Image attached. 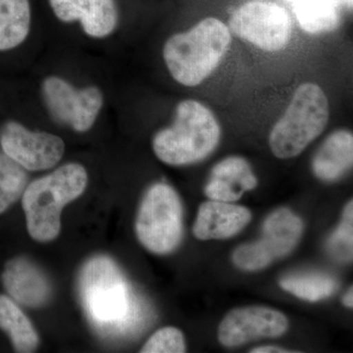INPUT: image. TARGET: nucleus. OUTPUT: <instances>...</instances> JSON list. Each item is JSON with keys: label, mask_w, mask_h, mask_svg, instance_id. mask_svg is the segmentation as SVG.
Returning <instances> with one entry per match:
<instances>
[{"label": "nucleus", "mask_w": 353, "mask_h": 353, "mask_svg": "<svg viewBox=\"0 0 353 353\" xmlns=\"http://www.w3.org/2000/svg\"><path fill=\"white\" fill-rule=\"evenodd\" d=\"M0 329L9 334L16 352L29 353L38 347L39 336L31 321L17 304L6 296H0Z\"/></svg>", "instance_id": "nucleus-19"}, {"label": "nucleus", "mask_w": 353, "mask_h": 353, "mask_svg": "<svg viewBox=\"0 0 353 353\" xmlns=\"http://www.w3.org/2000/svg\"><path fill=\"white\" fill-rule=\"evenodd\" d=\"M252 353H285L292 352L290 350H285V348L273 347V345H265V347H259L253 348L250 350Z\"/></svg>", "instance_id": "nucleus-24"}, {"label": "nucleus", "mask_w": 353, "mask_h": 353, "mask_svg": "<svg viewBox=\"0 0 353 353\" xmlns=\"http://www.w3.org/2000/svg\"><path fill=\"white\" fill-rule=\"evenodd\" d=\"M280 285L285 292L310 303L327 299L338 289L336 281L324 274L289 276L280 281Z\"/></svg>", "instance_id": "nucleus-20"}, {"label": "nucleus", "mask_w": 353, "mask_h": 353, "mask_svg": "<svg viewBox=\"0 0 353 353\" xmlns=\"http://www.w3.org/2000/svg\"><path fill=\"white\" fill-rule=\"evenodd\" d=\"M256 185V176L245 158L230 157L213 167L204 192L211 201L234 202Z\"/></svg>", "instance_id": "nucleus-15"}, {"label": "nucleus", "mask_w": 353, "mask_h": 353, "mask_svg": "<svg viewBox=\"0 0 353 353\" xmlns=\"http://www.w3.org/2000/svg\"><path fill=\"white\" fill-rule=\"evenodd\" d=\"M221 127L201 102L187 99L176 108L173 124L155 134L152 148L158 159L172 166L196 163L214 152Z\"/></svg>", "instance_id": "nucleus-3"}, {"label": "nucleus", "mask_w": 353, "mask_h": 353, "mask_svg": "<svg viewBox=\"0 0 353 353\" xmlns=\"http://www.w3.org/2000/svg\"><path fill=\"white\" fill-rule=\"evenodd\" d=\"M329 115L328 97L324 90L312 83L299 85L284 115L270 132L269 145L273 154L280 159L301 154L324 132Z\"/></svg>", "instance_id": "nucleus-5"}, {"label": "nucleus", "mask_w": 353, "mask_h": 353, "mask_svg": "<svg viewBox=\"0 0 353 353\" xmlns=\"http://www.w3.org/2000/svg\"><path fill=\"white\" fill-rule=\"evenodd\" d=\"M41 90L51 116L77 132L92 128L103 104V95L99 88L77 90L58 77L46 78Z\"/></svg>", "instance_id": "nucleus-9"}, {"label": "nucleus", "mask_w": 353, "mask_h": 353, "mask_svg": "<svg viewBox=\"0 0 353 353\" xmlns=\"http://www.w3.org/2000/svg\"><path fill=\"white\" fill-rule=\"evenodd\" d=\"M25 169L4 152H0V214L23 196L27 185Z\"/></svg>", "instance_id": "nucleus-21"}, {"label": "nucleus", "mask_w": 353, "mask_h": 353, "mask_svg": "<svg viewBox=\"0 0 353 353\" xmlns=\"http://www.w3.org/2000/svg\"><path fill=\"white\" fill-rule=\"evenodd\" d=\"M327 248L332 256L340 261H350L353 250V202L350 201L343 211L340 226L331 234Z\"/></svg>", "instance_id": "nucleus-22"}, {"label": "nucleus", "mask_w": 353, "mask_h": 353, "mask_svg": "<svg viewBox=\"0 0 353 353\" xmlns=\"http://www.w3.org/2000/svg\"><path fill=\"white\" fill-rule=\"evenodd\" d=\"M50 3L58 19L81 21L83 31L92 38H105L117 26L114 0H50Z\"/></svg>", "instance_id": "nucleus-12"}, {"label": "nucleus", "mask_w": 353, "mask_h": 353, "mask_svg": "<svg viewBox=\"0 0 353 353\" xmlns=\"http://www.w3.org/2000/svg\"><path fill=\"white\" fill-rule=\"evenodd\" d=\"M231 41L228 26L216 18H206L165 43L164 61L176 82L196 87L219 66Z\"/></svg>", "instance_id": "nucleus-2"}, {"label": "nucleus", "mask_w": 353, "mask_h": 353, "mask_svg": "<svg viewBox=\"0 0 353 353\" xmlns=\"http://www.w3.org/2000/svg\"><path fill=\"white\" fill-rule=\"evenodd\" d=\"M30 27L29 0H0V51L20 46L27 38Z\"/></svg>", "instance_id": "nucleus-18"}, {"label": "nucleus", "mask_w": 353, "mask_h": 353, "mask_svg": "<svg viewBox=\"0 0 353 353\" xmlns=\"http://www.w3.org/2000/svg\"><path fill=\"white\" fill-rule=\"evenodd\" d=\"M341 2L345 4L348 7V8L352 9V2L353 0H341Z\"/></svg>", "instance_id": "nucleus-26"}, {"label": "nucleus", "mask_w": 353, "mask_h": 353, "mask_svg": "<svg viewBox=\"0 0 353 353\" xmlns=\"http://www.w3.org/2000/svg\"><path fill=\"white\" fill-rule=\"evenodd\" d=\"M289 328L285 314L265 306H246L230 311L220 323L218 340L226 347H236L263 338H278Z\"/></svg>", "instance_id": "nucleus-11"}, {"label": "nucleus", "mask_w": 353, "mask_h": 353, "mask_svg": "<svg viewBox=\"0 0 353 353\" xmlns=\"http://www.w3.org/2000/svg\"><path fill=\"white\" fill-rule=\"evenodd\" d=\"M250 220L252 213L245 206L208 201L199 206L192 232L199 240H225L240 233Z\"/></svg>", "instance_id": "nucleus-13"}, {"label": "nucleus", "mask_w": 353, "mask_h": 353, "mask_svg": "<svg viewBox=\"0 0 353 353\" xmlns=\"http://www.w3.org/2000/svg\"><path fill=\"white\" fill-rule=\"evenodd\" d=\"M2 283L14 301L22 305L41 307L50 301V281L38 266L23 257L7 262Z\"/></svg>", "instance_id": "nucleus-14"}, {"label": "nucleus", "mask_w": 353, "mask_h": 353, "mask_svg": "<svg viewBox=\"0 0 353 353\" xmlns=\"http://www.w3.org/2000/svg\"><path fill=\"white\" fill-rule=\"evenodd\" d=\"M343 303L348 308L353 307V288L352 287L350 288V289L347 290V294H345V296H343Z\"/></svg>", "instance_id": "nucleus-25"}, {"label": "nucleus", "mask_w": 353, "mask_h": 353, "mask_svg": "<svg viewBox=\"0 0 353 353\" xmlns=\"http://www.w3.org/2000/svg\"><path fill=\"white\" fill-rule=\"evenodd\" d=\"M2 150L25 170L52 168L64 154V141L55 134L31 132L19 123H6L0 131Z\"/></svg>", "instance_id": "nucleus-10"}, {"label": "nucleus", "mask_w": 353, "mask_h": 353, "mask_svg": "<svg viewBox=\"0 0 353 353\" xmlns=\"http://www.w3.org/2000/svg\"><path fill=\"white\" fill-rule=\"evenodd\" d=\"M304 32H332L341 24V0H287Z\"/></svg>", "instance_id": "nucleus-17"}, {"label": "nucleus", "mask_w": 353, "mask_h": 353, "mask_svg": "<svg viewBox=\"0 0 353 353\" xmlns=\"http://www.w3.org/2000/svg\"><path fill=\"white\" fill-rule=\"evenodd\" d=\"M185 336L180 330L166 327L152 334L141 352L143 353H183L185 352Z\"/></svg>", "instance_id": "nucleus-23"}, {"label": "nucleus", "mask_w": 353, "mask_h": 353, "mask_svg": "<svg viewBox=\"0 0 353 353\" xmlns=\"http://www.w3.org/2000/svg\"><path fill=\"white\" fill-rule=\"evenodd\" d=\"M353 163V136L347 130L332 132L320 146L312 161L314 175L324 182H334L347 174Z\"/></svg>", "instance_id": "nucleus-16"}, {"label": "nucleus", "mask_w": 353, "mask_h": 353, "mask_svg": "<svg viewBox=\"0 0 353 353\" xmlns=\"http://www.w3.org/2000/svg\"><path fill=\"white\" fill-rule=\"evenodd\" d=\"M141 245L157 254L174 252L183 238V206L173 188L163 183L148 190L136 222Z\"/></svg>", "instance_id": "nucleus-6"}, {"label": "nucleus", "mask_w": 353, "mask_h": 353, "mask_svg": "<svg viewBox=\"0 0 353 353\" xmlns=\"http://www.w3.org/2000/svg\"><path fill=\"white\" fill-rule=\"evenodd\" d=\"M79 289L88 319L101 336H127L138 327L141 306L112 259L97 256L88 261L81 272Z\"/></svg>", "instance_id": "nucleus-1"}, {"label": "nucleus", "mask_w": 353, "mask_h": 353, "mask_svg": "<svg viewBox=\"0 0 353 353\" xmlns=\"http://www.w3.org/2000/svg\"><path fill=\"white\" fill-rule=\"evenodd\" d=\"M87 183V171L77 163L63 165L30 183L22 199L30 236L43 243L54 240L61 229L62 208L78 199Z\"/></svg>", "instance_id": "nucleus-4"}, {"label": "nucleus", "mask_w": 353, "mask_h": 353, "mask_svg": "<svg viewBox=\"0 0 353 353\" xmlns=\"http://www.w3.org/2000/svg\"><path fill=\"white\" fill-rule=\"evenodd\" d=\"M303 233V223L288 208L274 211L264 221L259 241L239 246L234 264L245 271H259L289 255Z\"/></svg>", "instance_id": "nucleus-7"}, {"label": "nucleus", "mask_w": 353, "mask_h": 353, "mask_svg": "<svg viewBox=\"0 0 353 353\" xmlns=\"http://www.w3.org/2000/svg\"><path fill=\"white\" fill-rule=\"evenodd\" d=\"M228 28L239 39L269 52L283 50L292 34L289 14L271 2L243 4L231 16Z\"/></svg>", "instance_id": "nucleus-8"}]
</instances>
